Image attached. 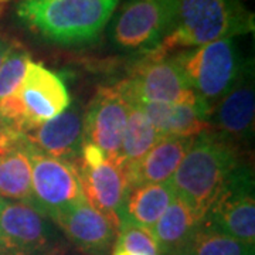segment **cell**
Masks as SVG:
<instances>
[{"label": "cell", "instance_id": "cell-8", "mask_svg": "<svg viewBox=\"0 0 255 255\" xmlns=\"http://www.w3.org/2000/svg\"><path fill=\"white\" fill-rule=\"evenodd\" d=\"M179 0H124L111 24V40L125 51L150 53L173 26Z\"/></svg>", "mask_w": 255, "mask_h": 255}, {"label": "cell", "instance_id": "cell-15", "mask_svg": "<svg viewBox=\"0 0 255 255\" xmlns=\"http://www.w3.org/2000/svg\"><path fill=\"white\" fill-rule=\"evenodd\" d=\"M75 170L87 201L119 226L129 191L124 166L107 159L95 167L78 163Z\"/></svg>", "mask_w": 255, "mask_h": 255}, {"label": "cell", "instance_id": "cell-12", "mask_svg": "<svg viewBox=\"0 0 255 255\" xmlns=\"http://www.w3.org/2000/svg\"><path fill=\"white\" fill-rule=\"evenodd\" d=\"M128 115L129 104L115 87L100 88L84 112V143H91L105 159L121 163V143Z\"/></svg>", "mask_w": 255, "mask_h": 255}, {"label": "cell", "instance_id": "cell-26", "mask_svg": "<svg viewBox=\"0 0 255 255\" xmlns=\"http://www.w3.org/2000/svg\"><path fill=\"white\" fill-rule=\"evenodd\" d=\"M6 125H4V124H3V122H1V119H0V136H1V133H3V132H4V129H6Z\"/></svg>", "mask_w": 255, "mask_h": 255}, {"label": "cell", "instance_id": "cell-27", "mask_svg": "<svg viewBox=\"0 0 255 255\" xmlns=\"http://www.w3.org/2000/svg\"><path fill=\"white\" fill-rule=\"evenodd\" d=\"M112 255H133V254H129V253H125V251H114V254Z\"/></svg>", "mask_w": 255, "mask_h": 255}, {"label": "cell", "instance_id": "cell-20", "mask_svg": "<svg viewBox=\"0 0 255 255\" xmlns=\"http://www.w3.org/2000/svg\"><path fill=\"white\" fill-rule=\"evenodd\" d=\"M173 199V190L169 183L137 186L128 191L121 221L152 230Z\"/></svg>", "mask_w": 255, "mask_h": 255}, {"label": "cell", "instance_id": "cell-11", "mask_svg": "<svg viewBox=\"0 0 255 255\" xmlns=\"http://www.w3.org/2000/svg\"><path fill=\"white\" fill-rule=\"evenodd\" d=\"M50 219L82 255H111L114 251L119 226L94 209L85 197L54 211Z\"/></svg>", "mask_w": 255, "mask_h": 255}, {"label": "cell", "instance_id": "cell-2", "mask_svg": "<svg viewBox=\"0 0 255 255\" xmlns=\"http://www.w3.org/2000/svg\"><path fill=\"white\" fill-rule=\"evenodd\" d=\"M121 0H21L17 16L33 33L58 46L98 40Z\"/></svg>", "mask_w": 255, "mask_h": 255}, {"label": "cell", "instance_id": "cell-5", "mask_svg": "<svg viewBox=\"0 0 255 255\" xmlns=\"http://www.w3.org/2000/svg\"><path fill=\"white\" fill-rule=\"evenodd\" d=\"M70 104L63 80L43 64L30 61L17 90L0 100V119L10 129L27 133L60 115Z\"/></svg>", "mask_w": 255, "mask_h": 255}, {"label": "cell", "instance_id": "cell-19", "mask_svg": "<svg viewBox=\"0 0 255 255\" xmlns=\"http://www.w3.org/2000/svg\"><path fill=\"white\" fill-rule=\"evenodd\" d=\"M203 220L183 201L174 197L163 216L152 228L159 255H180Z\"/></svg>", "mask_w": 255, "mask_h": 255}, {"label": "cell", "instance_id": "cell-25", "mask_svg": "<svg viewBox=\"0 0 255 255\" xmlns=\"http://www.w3.org/2000/svg\"><path fill=\"white\" fill-rule=\"evenodd\" d=\"M13 43H14V41L10 40L9 37L6 36V34L0 30V65L4 61V58H6V55H7V53L10 51Z\"/></svg>", "mask_w": 255, "mask_h": 255}, {"label": "cell", "instance_id": "cell-3", "mask_svg": "<svg viewBox=\"0 0 255 255\" xmlns=\"http://www.w3.org/2000/svg\"><path fill=\"white\" fill-rule=\"evenodd\" d=\"M253 30L254 14L241 0H179L172 30L156 50L172 54L179 48L206 46Z\"/></svg>", "mask_w": 255, "mask_h": 255}, {"label": "cell", "instance_id": "cell-24", "mask_svg": "<svg viewBox=\"0 0 255 255\" xmlns=\"http://www.w3.org/2000/svg\"><path fill=\"white\" fill-rule=\"evenodd\" d=\"M114 251L133 255H159L152 231L129 221H121Z\"/></svg>", "mask_w": 255, "mask_h": 255}, {"label": "cell", "instance_id": "cell-28", "mask_svg": "<svg viewBox=\"0 0 255 255\" xmlns=\"http://www.w3.org/2000/svg\"><path fill=\"white\" fill-rule=\"evenodd\" d=\"M53 255H71V254H68V248L67 250H63V251H60V253H55V254Z\"/></svg>", "mask_w": 255, "mask_h": 255}, {"label": "cell", "instance_id": "cell-7", "mask_svg": "<svg viewBox=\"0 0 255 255\" xmlns=\"http://www.w3.org/2000/svg\"><path fill=\"white\" fill-rule=\"evenodd\" d=\"M67 248L60 230L40 210L0 199V255H53Z\"/></svg>", "mask_w": 255, "mask_h": 255}, {"label": "cell", "instance_id": "cell-14", "mask_svg": "<svg viewBox=\"0 0 255 255\" xmlns=\"http://www.w3.org/2000/svg\"><path fill=\"white\" fill-rule=\"evenodd\" d=\"M84 112L77 102L70 104L60 115L24 133L28 143L38 152L75 167L84 143Z\"/></svg>", "mask_w": 255, "mask_h": 255}, {"label": "cell", "instance_id": "cell-17", "mask_svg": "<svg viewBox=\"0 0 255 255\" xmlns=\"http://www.w3.org/2000/svg\"><path fill=\"white\" fill-rule=\"evenodd\" d=\"M194 137L162 136L145 159L127 173L129 190L143 184L169 183Z\"/></svg>", "mask_w": 255, "mask_h": 255}, {"label": "cell", "instance_id": "cell-13", "mask_svg": "<svg viewBox=\"0 0 255 255\" xmlns=\"http://www.w3.org/2000/svg\"><path fill=\"white\" fill-rule=\"evenodd\" d=\"M254 70L250 61L231 91L213 108L209 124L211 130L243 152L254 137Z\"/></svg>", "mask_w": 255, "mask_h": 255}, {"label": "cell", "instance_id": "cell-6", "mask_svg": "<svg viewBox=\"0 0 255 255\" xmlns=\"http://www.w3.org/2000/svg\"><path fill=\"white\" fill-rule=\"evenodd\" d=\"M128 104H189L201 105L173 55L157 50L146 53L129 78L115 85ZM204 108V107H203Z\"/></svg>", "mask_w": 255, "mask_h": 255}, {"label": "cell", "instance_id": "cell-4", "mask_svg": "<svg viewBox=\"0 0 255 255\" xmlns=\"http://www.w3.org/2000/svg\"><path fill=\"white\" fill-rule=\"evenodd\" d=\"M172 55L193 92L210 114L231 91L250 63L241 58L234 38L186 48Z\"/></svg>", "mask_w": 255, "mask_h": 255}, {"label": "cell", "instance_id": "cell-9", "mask_svg": "<svg viewBox=\"0 0 255 255\" xmlns=\"http://www.w3.org/2000/svg\"><path fill=\"white\" fill-rule=\"evenodd\" d=\"M201 224L244 244L255 246L254 179L248 162L238 167Z\"/></svg>", "mask_w": 255, "mask_h": 255}, {"label": "cell", "instance_id": "cell-16", "mask_svg": "<svg viewBox=\"0 0 255 255\" xmlns=\"http://www.w3.org/2000/svg\"><path fill=\"white\" fill-rule=\"evenodd\" d=\"M24 133L6 128L0 136V199L31 204V160Z\"/></svg>", "mask_w": 255, "mask_h": 255}, {"label": "cell", "instance_id": "cell-1", "mask_svg": "<svg viewBox=\"0 0 255 255\" xmlns=\"http://www.w3.org/2000/svg\"><path fill=\"white\" fill-rule=\"evenodd\" d=\"M244 162L238 147L207 129L193 139L169 184L174 197L203 220Z\"/></svg>", "mask_w": 255, "mask_h": 255}, {"label": "cell", "instance_id": "cell-29", "mask_svg": "<svg viewBox=\"0 0 255 255\" xmlns=\"http://www.w3.org/2000/svg\"><path fill=\"white\" fill-rule=\"evenodd\" d=\"M0 1H4V0H0Z\"/></svg>", "mask_w": 255, "mask_h": 255}, {"label": "cell", "instance_id": "cell-10", "mask_svg": "<svg viewBox=\"0 0 255 255\" xmlns=\"http://www.w3.org/2000/svg\"><path fill=\"white\" fill-rule=\"evenodd\" d=\"M31 206L47 217L84 199L78 173L73 164L30 149Z\"/></svg>", "mask_w": 255, "mask_h": 255}, {"label": "cell", "instance_id": "cell-23", "mask_svg": "<svg viewBox=\"0 0 255 255\" xmlns=\"http://www.w3.org/2000/svg\"><path fill=\"white\" fill-rule=\"evenodd\" d=\"M30 61L31 60L27 50L14 41L4 61L0 65V100L9 97L17 90L24 78Z\"/></svg>", "mask_w": 255, "mask_h": 255}, {"label": "cell", "instance_id": "cell-22", "mask_svg": "<svg viewBox=\"0 0 255 255\" xmlns=\"http://www.w3.org/2000/svg\"><path fill=\"white\" fill-rule=\"evenodd\" d=\"M180 255H254V246L200 224Z\"/></svg>", "mask_w": 255, "mask_h": 255}, {"label": "cell", "instance_id": "cell-18", "mask_svg": "<svg viewBox=\"0 0 255 255\" xmlns=\"http://www.w3.org/2000/svg\"><path fill=\"white\" fill-rule=\"evenodd\" d=\"M162 136L196 137L210 129V112L189 104H137Z\"/></svg>", "mask_w": 255, "mask_h": 255}, {"label": "cell", "instance_id": "cell-21", "mask_svg": "<svg viewBox=\"0 0 255 255\" xmlns=\"http://www.w3.org/2000/svg\"><path fill=\"white\" fill-rule=\"evenodd\" d=\"M162 135L156 130L143 111L129 104V115L121 143V163L125 173L133 170L150 149L160 140Z\"/></svg>", "mask_w": 255, "mask_h": 255}]
</instances>
